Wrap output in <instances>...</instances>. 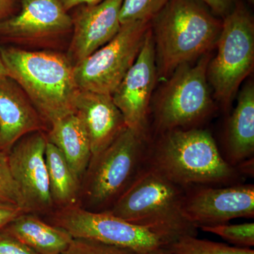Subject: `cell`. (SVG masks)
Here are the masks:
<instances>
[{
	"mask_svg": "<svg viewBox=\"0 0 254 254\" xmlns=\"http://www.w3.org/2000/svg\"><path fill=\"white\" fill-rule=\"evenodd\" d=\"M210 52L195 64H185L173 72L153 108L158 135L175 129L195 128L213 110L207 78Z\"/></svg>",
	"mask_w": 254,
	"mask_h": 254,
	"instance_id": "cell-6",
	"label": "cell"
},
{
	"mask_svg": "<svg viewBox=\"0 0 254 254\" xmlns=\"http://www.w3.org/2000/svg\"><path fill=\"white\" fill-rule=\"evenodd\" d=\"M25 213L26 212L17 205L0 201V230Z\"/></svg>",
	"mask_w": 254,
	"mask_h": 254,
	"instance_id": "cell-27",
	"label": "cell"
},
{
	"mask_svg": "<svg viewBox=\"0 0 254 254\" xmlns=\"http://www.w3.org/2000/svg\"><path fill=\"white\" fill-rule=\"evenodd\" d=\"M0 254H38L7 232L1 230H0Z\"/></svg>",
	"mask_w": 254,
	"mask_h": 254,
	"instance_id": "cell-26",
	"label": "cell"
},
{
	"mask_svg": "<svg viewBox=\"0 0 254 254\" xmlns=\"http://www.w3.org/2000/svg\"><path fill=\"white\" fill-rule=\"evenodd\" d=\"M46 128L21 87L9 76L0 77V150L9 153L23 136Z\"/></svg>",
	"mask_w": 254,
	"mask_h": 254,
	"instance_id": "cell-15",
	"label": "cell"
},
{
	"mask_svg": "<svg viewBox=\"0 0 254 254\" xmlns=\"http://www.w3.org/2000/svg\"><path fill=\"white\" fill-rule=\"evenodd\" d=\"M20 1L21 0H0V21L14 15Z\"/></svg>",
	"mask_w": 254,
	"mask_h": 254,
	"instance_id": "cell-29",
	"label": "cell"
},
{
	"mask_svg": "<svg viewBox=\"0 0 254 254\" xmlns=\"http://www.w3.org/2000/svg\"><path fill=\"white\" fill-rule=\"evenodd\" d=\"M62 254H140L128 249L87 239L73 238Z\"/></svg>",
	"mask_w": 254,
	"mask_h": 254,
	"instance_id": "cell-24",
	"label": "cell"
},
{
	"mask_svg": "<svg viewBox=\"0 0 254 254\" xmlns=\"http://www.w3.org/2000/svg\"><path fill=\"white\" fill-rule=\"evenodd\" d=\"M203 232L214 234L222 237L223 240L230 242L236 247L251 248L254 246V223H246L230 225H215L201 227Z\"/></svg>",
	"mask_w": 254,
	"mask_h": 254,
	"instance_id": "cell-23",
	"label": "cell"
},
{
	"mask_svg": "<svg viewBox=\"0 0 254 254\" xmlns=\"http://www.w3.org/2000/svg\"><path fill=\"white\" fill-rule=\"evenodd\" d=\"M227 158L236 167L254 153V86L253 82L243 87L237 98L227 125Z\"/></svg>",
	"mask_w": 254,
	"mask_h": 254,
	"instance_id": "cell-17",
	"label": "cell"
},
{
	"mask_svg": "<svg viewBox=\"0 0 254 254\" xmlns=\"http://www.w3.org/2000/svg\"><path fill=\"white\" fill-rule=\"evenodd\" d=\"M46 221L66 230L73 238L98 241L140 254L168 247L170 242L144 227L108 212H93L79 205L55 209Z\"/></svg>",
	"mask_w": 254,
	"mask_h": 254,
	"instance_id": "cell-9",
	"label": "cell"
},
{
	"mask_svg": "<svg viewBox=\"0 0 254 254\" xmlns=\"http://www.w3.org/2000/svg\"><path fill=\"white\" fill-rule=\"evenodd\" d=\"M150 27V21L122 25L106 45L73 65L78 89L113 95L134 63Z\"/></svg>",
	"mask_w": 254,
	"mask_h": 254,
	"instance_id": "cell-8",
	"label": "cell"
},
{
	"mask_svg": "<svg viewBox=\"0 0 254 254\" xmlns=\"http://www.w3.org/2000/svg\"><path fill=\"white\" fill-rule=\"evenodd\" d=\"M146 165L185 190L241 183L242 175L223 158L208 130L175 129L148 143Z\"/></svg>",
	"mask_w": 254,
	"mask_h": 254,
	"instance_id": "cell-1",
	"label": "cell"
},
{
	"mask_svg": "<svg viewBox=\"0 0 254 254\" xmlns=\"http://www.w3.org/2000/svg\"><path fill=\"white\" fill-rule=\"evenodd\" d=\"M172 254H254L251 248L231 247L212 242L200 240L196 236L182 237L166 247Z\"/></svg>",
	"mask_w": 254,
	"mask_h": 254,
	"instance_id": "cell-21",
	"label": "cell"
},
{
	"mask_svg": "<svg viewBox=\"0 0 254 254\" xmlns=\"http://www.w3.org/2000/svg\"><path fill=\"white\" fill-rule=\"evenodd\" d=\"M184 210L197 229L228 223L232 219L253 218L254 185L190 187L186 189Z\"/></svg>",
	"mask_w": 254,
	"mask_h": 254,
	"instance_id": "cell-12",
	"label": "cell"
},
{
	"mask_svg": "<svg viewBox=\"0 0 254 254\" xmlns=\"http://www.w3.org/2000/svg\"><path fill=\"white\" fill-rule=\"evenodd\" d=\"M4 76H8L7 71H6L4 64H3L1 58V53H0V77H4Z\"/></svg>",
	"mask_w": 254,
	"mask_h": 254,
	"instance_id": "cell-32",
	"label": "cell"
},
{
	"mask_svg": "<svg viewBox=\"0 0 254 254\" xmlns=\"http://www.w3.org/2000/svg\"><path fill=\"white\" fill-rule=\"evenodd\" d=\"M213 14L225 18L235 8L237 0H200Z\"/></svg>",
	"mask_w": 254,
	"mask_h": 254,
	"instance_id": "cell-28",
	"label": "cell"
},
{
	"mask_svg": "<svg viewBox=\"0 0 254 254\" xmlns=\"http://www.w3.org/2000/svg\"><path fill=\"white\" fill-rule=\"evenodd\" d=\"M48 130L47 139L61 150L81 182L92 156L91 143L83 122L73 113L56 120Z\"/></svg>",
	"mask_w": 254,
	"mask_h": 254,
	"instance_id": "cell-19",
	"label": "cell"
},
{
	"mask_svg": "<svg viewBox=\"0 0 254 254\" xmlns=\"http://www.w3.org/2000/svg\"><path fill=\"white\" fill-rule=\"evenodd\" d=\"M20 11L0 21V38L33 40L60 34L73 27L59 0H21Z\"/></svg>",
	"mask_w": 254,
	"mask_h": 254,
	"instance_id": "cell-14",
	"label": "cell"
},
{
	"mask_svg": "<svg viewBox=\"0 0 254 254\" xmlns=\"http://www.w3.org/2000/svg\"><path fill=\"white\" fill-rule=\"evenodd\" d=\"M186 190L145 164L136 180L108 213L144 227L173 243L196 236L184 210Z\"/></svg>",
	"mask_w": 254,
	"mask_h": 254,
	"instance_id": "cell-4",
	"label": "cell"
},
{
	"mask_svg": "<svg viewBox=\"0 0 254 254\" xmlns=\"http://www.w3.org/2000/svg\"><path fill=\"white\" fill-rule=\"evenodd\" d=\"M216 45L218 52L209 61L207 78L217 99L226 108L254 68V18L240 0L222 18Z\"/></svg>",
	"mask_w": 254,
	"mask_h": 254,
	"instance_id": "cell-7",
	"label": "cell"
},
{
	"mask_svg": "<svg viewBox=\"0 0 254 254\" xmlns=\"http://www.w3.org/2000/svg\"><path fill=\"white\" fill-rule=\"evenodd\" d=\"M222 23L200 0H169L150 21L158 74L168 76L209 53Z\"/></svg>",
	"mask_w": 254,
	"mask_h": 254,
	"instance_id": "cell-3",
	"label": "cell"
},
{
	"mask_svg": "<svg viewBox=\"0 0 254 254\" xmlns=\"http://www.w3.org/2000/svg\"><path fill=\"white\" fill-rule=\"evenodd\" d=\"M254 165V157H252L238 164L235 168L237 169L242 176L243 175L253 176Z\"/></svg>",
	"mask_w": 254,
	"mask_h": 254,
	"instance_id": "cell-31",
	"label": "cell"
},
{
	"mask_svg": "<svg viewBox=\"0 0 254 254\" xmlns=\"http://www.w3.org/2000/svg\"><path fill=\"white\" fill-rule=\"evenodd\" d=\"M157 75L154 42L150 27L138 57L112 95L127 128L149 141L150 101Z\"/></svg>",
	"mask_w": 254,
	"mask_h": 254,
	"instance_id": "cell-11",
	"label": "cell"
},
{
	"mask_svg": "<svg viewBox=\"0 0 254 254\" xmlns=\"http://www.w3.org/2000/svg\"><path fill=\"white\" fill-rule=\"evenodd\" d=\"M46 162L50 196L55 209L78 205L81 180L73 173L61 150L48 141Z\"/></svg>",
	"mask_w": 254,
	"mask_h": 254,
	"instance_id": "cell-20",
	"label": "cell"
},
{
	"mask_svg": "<svg viewBox=\"0 0 254 254\" xmlns=\"http://www.w3.org/2000/svg\"><path fill=\"white\" fill-rule=\"evenodd\" d=\"M169 0H123L120 10L121 25L139 21H151Z\"/></svg>",
	"mask_w": 254,
	"mask_h": 254,
	"instance_id": "cell-22",
	"label": "cell"
},
{
	"mask_svg": "<svg viewBox=\"0 0 254 254\" xmlns=\"http://www.w3.org/2000/svg\"><path fill=\"white\" fill-rule=\"evenodd\" d=\"M147 254H172L169 252L168 249L166 247H163V248L158 249V250H155L153 251V252H149V253Z\"/></svg>",
	"mask_w": 254,
	"mask_h": 254,
	"instance_id": "cell-33",
	"label": "cell"
},
{
	"mask_svg": "<svg viewBox=\"0 0 254 254\" xmlns=\"http://www.w3.org/2000/svg\"><path fill=\"white\" fill-rule=\"evenodd\" d=\"M47 143L43 131L33 132L20 138L8 153L10 170L26 213L46 215L55 210L46 162Z\"/></svg>",
	"mask_w": 254,
	"mask_h": 254,
	"instance_id": "cell-10",
	"label": "cell"
},
{
	"mask_svg": "<svg viewBox=\"0 0 254 254\" xmlns=\"http://www.w3.org/2000/svg\"><path fill=\"white\" fill-rule=\"evenodd\" d=\"M8 76L27 95L49 128L56 120L75 113L79 89L68 58L50 52L0 46Z\"/></svg>",
	"mask_w": 254,
	"mask_h": 254,
	"instance_id": "cell-2",
	"label": "cell"
},
{
	"mask_svg": "<svg viewBox=\"0 0 254 254\" xmlns=\"http://www.w3.org/2000/svg\"><path fill=\"white\" fill-rule=\"evenodd\" d=\"M149 141L127 128L93 155L82 177L78 205L93 212L110 210L144 168Z\"/></svg>",
	"mask_w": 254,
	"mask_h": 254,
	"instance_id": "cell-5",
	"label": "cell"
},
{
	"mask_svg": "<svg viewBox=\"0 0 254 254\" xmlns=\"http://www.w3.org/2000/svg\"><path fill=\"white\" fill-rule=\"evenodd\" d=\"M123 0H103L94 5H83L72 18L73 36L69 61L73 64L91 55L118 34Z\"/></svg>",
	"mask_w": 254,
	"mask_h": 254,
	"instance_id": "cell-13",
	"label": "cell"
},
{
	"mask_svg": "<svg viewBox=\"0 0 254 254\" xmlns=\"http://www.w3.org/2000/svg\"><path fill=\"white\" fill-rule=\"evenodd\" d=\"M0 201L17 205L24 210L22 198L10 170L8 153L1 151V150H0Z\"/></svg>",
	"mask_w": 254,
	"mask_h": 254,
	"instance_id": "cell-25",
	"label": "cell"
},
{
	"mask_svg": "<svg viewBox=\"0 0 254 254\" xmlns=\"http://www.w3.org/2000/svg\"><path fill=\"white\" fill-rule=\"evenodd\" d=\"M75 113L88 133L92 156L109 146L127 128L112 95L79 90L75 100Z\"/></svg>",
	"mask_w": 254,
	"mask_h": 254,
	"instance_id": "cell-16",
	"label": "cell"
},
{
	"mask_svg": "<svg viewBox=\"0 0 254 254\" xmlns=\"http://www.w3.org/2000/svg\"><path fill=\"white\" fill-rule=\"evenodd\" d=\"M2 230L38 254H62L73 239L66 230L31 213L21 214Z\"/></svg>",
	"mask_w": 254,
	"mask_h": 254,
	"instance_id": "cell-18",
	"label": "cell"
},
{
	"mask_svg": "<svg viewBox=\"0 0 254 254\" xmlns=\"http://www.w3.org/2000/svg\"><path fill=\"white\" fill-rule=\"evenodd\" d=\"M64 9L68 11L79 5H94L98 4L103 0H59Z\"/></svg>",
	"mask_w": 254,
	"mask_h": 254,
	"instance_id": "cell-30",
	"label": "cell"
},
{
	"mask_svg": "<svg viewBox=\"0 0 254 254\" xmlns=\"http://www.w3.org/2000/svg\"><path fill=\"white\" fill-rule=\"evenodd\" d=\"M250 4H254V0H247Z\"/></svg>",
	"mask_w": 254,
	"mask_h": 254,
	"instance_id": "cell-34",
	"label": "cell"
}]
</instances>
